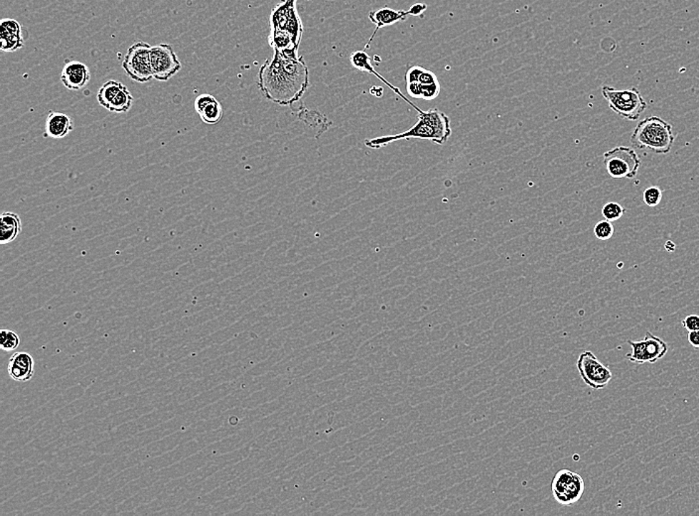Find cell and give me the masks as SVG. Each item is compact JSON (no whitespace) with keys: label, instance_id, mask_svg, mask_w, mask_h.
I'll return each mask as SVG.
<instances>
[{"label":"cell","instance_id":"obj_1","mask_svg":"<svg viewBox=\"0 0 699 516\" xmlns=\"http://www.w3.org/2000/svg\"><path fill=\"white\" fill-rule=\"evenodd\" d=\"M257 85L270 102L293 105L300 102L310 86L307 65L301 56L287 57L273 51L272 58L260 67Z\"/></svg>","mask_w":699,"mask_h":516},{"label":"cell","instance_id":"obj_2","mask_svg":"<svg viewBox=\"0 0 699 516\" xmlns=\"http://www.w3.org/2000/svg\"><path fill=\"white\" fill-rule=\"evenodd\" d=\"M451 135H452V128H451L449 116L434 108L427 111L422 110L417 111V123L404 133L367 139L364 140V145L369 149H381L394 141L409 140V139H422L442 145L447 143Z\"/></svg>","mask_w":699,"mask_h":516},{"label":"cell","instance_id":"obj_3","mask_svg":"<svg viewBox=\"0 0 699 516\" xmlns=\"http://www.w3.org/2000/svg\"><path fill=\"white\" fill-rule=\"evenodd\" d=\"M297 0H281L270 14L268 43L273 51L287 57H298L302 39V21L296 9Z\"/></svg>","mask_w":699,"mask_h":516},{"label":"cell","instance_id":"obj_4","mask_svg":"<svg viewBox=\"0 0 699 516\" xmlns=\"http://www.w3.org/2000/svg\"><path fill=\"white\" fill-rule=\"evenodd\" d=\"M673 126L663 118L650 116L638 123L631 136L636 148L646 149L658 154H668L675 143Z\"/></svg>","mask_w":699,"mask_h":516},{"label":"cell","instance_id":"obj_5","mask_svg":"<svg viewBox=\"0 0 699 516\" xmlns=\"http://www.w3.org/2000/svg\"><path fill=\"white\" fill-rule=\"evenodd\" d=\"M601 92L612 111L624 120H639L642 113L647 110L648 103L637 88L621 91L603 86Z\"/></svg>","mask_w":699,"mask_h":516},{"label":"cell","instance_id":"obj_6","mask_svg":"<svg viewBox=\"0 0 699 516\" xmlns=\"http://www.w3.org/2000/svg\"><path fill=\"white\" fill-rule=\"evenodd\" d=\"M605 168L612 178L634 179L638 175L641 159L635 149L617 146L603 155Z\"/></svg>","mask_w":699,"mask_h":516},{"label":"cell","instance_id":"obj_7","mask_svg":"<svg viewBox=\"0 0 699 516\" xmlns=\"http://www.w3.org/2000/svg\"><path fill=\"white\" fill-rule=\"evenodd\" d=\"M551 492L557 503L569 507L581 500L585 492V483L577 473L561 470L552 480Z\"/></svg>","mask_w":699,"mask_h":516},{"label":"cell","instance_id":"obj_8","mask_svg":"<svg viewBox=\"0 0 699 516\" xmlns=\"http://www.w3.org/2000/svg\"><path fill=\"white\" fill-rule=\"evenodd\" d=\"M151 46L148 43H134L126 53L123 62V70L133 81L148 83L153 78L150 63Z\"/></svg>","mask_w":699,"mask_h":516},{"label":"cell","instance_id":"obj_9","mask_svg":"<svg viewBox=\"0 0 699 516\" xmlns=\"http://www.w3.org/2000/svg\"><path fill=\"white\" fill-rule=\"evenodd\" d=\"M582 381L594 391L605 388L613 378L611 371L592 351H583L576 361Z\"/></svg>","mask_w":699,"mask_h":516},{"label":"cell","instance_id":"obj_10","mask_svg":"<svg viewBox=\"0 0 699 516\" xmlns=\"http://www.w3.org/2000/svg\"><path fill=\"white\" fill-rule=\"evenodd\" d=\"M628 344L632 348V353L626 355V358L637 364L655 363L662 360L668 351V344L649 331L646 334L645 340H629Z\"/></svg>","mask_w":699,"mask_h":516},{"label":"cell","instance_id":"obj_11","mask_svg":"<svg viewBox=\"0 0 699 516\" xmlns=\"http://www.w3.org/2000/svg\"><path fill=\"white\" fill-rule=\"evenodd\" d=\"M150 63L153 78L160 82L170 80L182 68L173 48L168 44H159L151 48Z\"/></svg>","mask_w":699,"mask_h":516},{"label":"cell","instance_id":"obj_12","mask_svg":"<svg viewBox=\"0 0 699 516\" xmlns=\"http://www.w3.org/2000/svg\"><path fill=\"white\" fill-rule=\"evenodd\" d=\"M24 47L21 25L15 19H5L0 21V49L4 52H15Z\"/></svg>","mask_w":699,"mask_h":516},{"label":"cell","instance_id":"obj_13","mask_svg":"<svg viewBox=\"0 0 699 516\" xmlns=\"http://www.w3.org/2000/svg\"><path fill=\"white\" fill-rule=\"evenodd\" d=\"M90 80L91 72L88 66L78 61L68 62L61 73V82L70 91L81 90Z\"/></svg>","mask_w":699,"mask_h":516},{"label":"cell","instance_id":"obj_14","mask_svg":"<svg viewBox=\"0 0 699 516\" xmlns=\"http://www.w3.org/2000/svg\"><path fill=\"white\" fill-rule=\"evenodd\" d=\"M7 371L14 381L26 383L34 376V358L28 353H15L10 358Z\"/></svg>","mask_w":699,"mask_h":516},{"label":"cell","instance_id":"obj_15","mask_svg":"<svg viewBox=\"0 0 699 516\" xmlns=\"http://www.w3.org/2000/svg\"><path fill=\"white\" fill-rule=\"evenodd\" d=\"M410 16L409 10L404 11V10H394L389 9V7H384V9L373 10V11L369 12V19L374 25H376V29L369 38V41L368 44L366 45L364 49H368L371 43L373 42L374 36L377 31L382 27L391 26L392 24H396L397 22L404 21L407 19V17Z\"/></svg>","mask_w":699,"mask_h":516},{"label":"cell","instance_id":"obj_16","mask_svg":"<svg viewBox=\"0 0 699 516\" xmlns=\"http://www.w3.org/2000/svg\"><path fill=\"white\" fill-rule=\"evenodd\" d=\"M74 130V121L69 115L51 110L45 125V135L48 138H64Z\"/></svg>","mask_w":699,"mask_h":516},{"label":"cell","instance_id":"obj_17","mask_svg":"<svg viewBox=\"0 0 699 516\" xmlns=\"http://www.w3.org/2000/svg\"><path fill=\"white\" fill-rule=\"evenodd\" d=\"M22 231L21 220L15 212H5L0 217V244H9L19 237Z\"/></svg>","mask_w":699,"mask_h":516},{"label":"cell","instance_id":"obj_18","mask_svg":"<svg viewBox=\"0 0 699 516\" xmlns=\"http://www.w3.org/2000/svg\"><path fill=\"white\" fill-rule=\"evenodd\" d=\"M298 118L308 128L316 129L318 136L319 134L324 133V131L328 129V118L325 115H323L322 113H318V111L301 108L300 113H298Z\"/></svg>","mask_w":699,"mask_h":516},{"label":"cell","instance_id":"obj_19","mask_svg":"<svg viewBox=\"0 0 699 516\" xmlns=\"http://www.w3.org/2000/svg\"><path fill=\"white\" fill-rule=\"evenodd\" d=\"M199 116L203 123H206V125H217V123H219L222 120L223 116H224V110H223V106L219 100H216L210 103V105H208L199 113Z\"/></svg>","mask_w":699,"mask_h":516},{"label":"cell","instance_id":"obj_20","mask_svg":"<svg viewBox=\"0 0 699 516\" xmlns=\"http://www.w3.org/2000/svg\"><path fill=\"white\" fill-rule=\"evenodd\" d=\"M350 61H351V64L354 66L356 69L362 71V72H368L369 74H373L376 72L374 71V66L372 65L371 58L364 51H356L352 53L350 56Z\"/></svg>","mask_w":699,"mask_h":516},{"label":"cell","instance_id":"obj_21","mask_svg":"<svg viewBox=\"0 0 699 516\" xmlns=\"http://www.w3.org/2000/svg\"><path fill=\"white\" fill-rule=\"evenodd\" d=\"M20 346L19 334L11 330H1L0 332V348L4 351L16 350Z\"/></svg>","mask_w":699,"mask_h":516},{"label":"cell","instance_id":"obj_22","mask_svg":"<svg viewBox=\"0 0 699 516\" xmlns=\"http://www.w3.org/2000/svg\"><path fill=\"white\" fill-rule=\"evenodd\" d=\"M625 212L624 207L620 204L615 203V202L605 204L602 207V216L604 217L605 220L611 222L621 219Z\"/></svg>","mask_w":699,"mask_h":516},{"label":"cell","instance_id":"obj_23","mask_svg":"<svg viewBox=\"0 0 699 516\" xmlns=\"http://www.w3.org/2000/svg\"><path fill=\"white\" fill-rule=\"evenodd\" d=\"M594 234L599 240H608L611 239L614 234V227L612 222L604 220L597 222L594 227Z\"/></svg>","mask_w":699,"mask_h":516},{"label":"cell","instance_id":"obj_24","mask_svg":"<svg viewBox=\"0 0 699 516\" xmlns=\"http://www.w3.org/2000/svg\"><path fill=\"white\" fill-rule=\"evenodd\" d=\"M662 190L658 187H650L644 191V202L648 207H657L662 202Z\"/></svg>","mask_w":699,"mask_h":516},{"label":"cell","instance_id":"obj_25","mask_svg":"<svg viewBox=\"0 0 699 516\" xmlns=\"http://www.w3.org/2000/svg\"><path fill=\"white\" fill-rule=\"evenodd\" d=\"M442 91V86L439 82L432 83V85H422V98L424 100H435L439 96Z\"/></svg>","mask_w":699,"mask_h":516},{"label":"cell","instance_id":"obj_26","mask_svg":"<svg viewBox=\"0 0 699 516\" xmlns=\"http://www.w3.org/2000/svg\"><path fill=\"white\" fill-rule=\"evenodd\" d=\"M216 100L217 98H215L214 96L209 95V93H203V95L198 96V97L196 98V100H195V110H196V113L199 115V113H201V111L204 110L208 105H210V103Z\"/></svg>","mask_w":699,"mask_h":516},{"label":"cell","instance_id":"obj_27","mask_svg":"<svg viewBox=\"0 0 699 516\" xmlns=\"http://www.w3.org/2000/svg\"><path fill=\"white\" fill-rule=\"evenodd\" d=\"M424 70L420 66H414V67L409 68L407 70V74H405V82L407 83L419 82L420 76H422Z\"/></svg>","mask_w":699,"mask_h":516},{"label":"cell","instance_id":"obj_28","mask_svg":"<svg viewBox=\"0 0 699 516\" xmlns=\"http://www.w3.org/2000/svg\"><path fill=\"white\" fill-rule=\"evenodd\" d=\"M683 328L688 330V332H693V331H699V316L698 315H688L683 319Z\"/></svg>","mask_w":699,"mask_h":516},{"label":"cell","instance_id":"obj_29","mask_svg":"<svg viewBox=\"0 0 699 516\" xmlns=\"http://www.w3.org/2000/svg\"><path fill=\"white\" fill-rule=\"evenodd\" d=\"M422 88L419 82L407 83V95L414 98H422Z\"/></svg>","mask_w":699,"mask_h":516},{"label":"cell","instance_id":"obj_30","mask_svg":"<svg viewBox=\"0 0 699 516\" xmlns=\"http://www.w3.org/2000/svg\"><path fill=\"white\" fill-rule=\"evenodd\" d=\"M437 77L434 73L429 70H424L422 76L419 78V83L422 85H432V83H437Z\"/></svg>","mask_w":699,"mask_h":516},{"label":"cell","instance_id":"obj_31","mask_svg":"<svg viewBox=\"0 0 699 516\" xmlns=\"http://www.w3.org/2000/svg\"><path fill=\"white\" fill-rule=\"evenodd\" d=\"M427 9L425 4H415L409 9L410 16H420Z\"/></svg>","mask_w":699,"mask_h":516},{"label":"cell","instance_id":"obj_32","mask_svg":"<svg viewBox=\"0 0 699 516\" xmlns=\"http://www.w3.org/2000/svg\"><path fill=\"white\" fill-rule=\"evenodd\" d=\"M688 343L690 344L691 346L699 350V331H693V332H688Z\"/></svg>","mask_w":699,"mask_h":516}]
</instances>
